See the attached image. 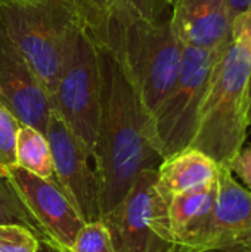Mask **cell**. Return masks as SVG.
<instances>
[{
	"mask_svg": "<svg viewBox=\"0 0 251 252\" xmlns=\"http://www.w3.org/2000/svg\"><path fill=\"white\" fill-rule=\"evenodd\" d=\"M167 1H169V4H170V7H172V4H173V1H175V0H167Z\"/></svg>",
	"mask_w": 251,
	"mask_h": 252,
	"instance_id": "28",
	"label": "cell"
},
{
	"mask_svg": "<svg viewBox=\"0 0 251 252\" xmlns=\"http://www.w3.org/2000/svg\"><path fill=\"white\" fill-rule=\"evenodd\" d=\"M115 252H172L169 202L157 188V170L143 171L126 196L102 217Z\"/></svg>",
	"mask_w": 251,
	"mask_h": 252,
	"instance_id": "7",
	"label": "cell"
},
{
	"mask_svg": "<svg viewBox=\"0 0 251 252\" xmlns=\"http://www.w3.org/2000/svg\"><path fill=\"white\" fill-rule=\"evenodd\" d=\"M251 238V192L219 165L217 192L206 248H231Z\"/></svg>",
	"mask_w": 251,
	"mask_h": 252,
	"instance_id": "12",
	"label": "cell"
},
{
	"mask_svg": "<svg viewBox=\"0 0 251 252\" xmlns=\"http://www.w3.org/2000/svg\"><path fill=\"white\" fill-rule=\"evenodd\" d=\"M251 3V0H228L231 13H232V21L237 15H240L249 4Z\"/></svg>",
	"mask_w": 251,
	"mask_h": 252,
	"instance_id": "23",
	"label": "cell"
},
{
	"mask_svg": "<svg viewBox=\"0 0 251 252\" xmlns=\"http://www.w3.org/2000/svg\"><path fill=\"white\" fill-rule=\"evenodd\" d=\"M80 7L90 10H108L121 7L135 10L145 18L160 19L167 18L166 12L170 9V4L167 0H83Z\"/></svg>",
	"mask_w": 251,
	"mask_h": 252,
	"instance_id": "17",
	"label": "cell"
},
{
	"mask_svg": "<svg viewBox=\"0 0 251 252\" xmlns=\"http://www.w3.org/2000/svg\"><path fill=\"white\" fill-rule=\"evenodd\" d=\"M36 252H70L68 250H64L61 247H58L53 242H40L38 248Z\"/></svg>",
	"mask_w": 251,
	"mask_h": 252,
	"instance_id": "25",
	"label": "cell"
},
{
	"mask_svg": "<svg viewBox=\"0 0 251 252\" xmlns=\"http://www.w3.org/2000/svg\"><path fill=\"white\" fill-rule=\"evenodd\" d=\"M16 118L0 103V167L15 164V142L19 128Z\"/></svg>",
	"mask_w": 251,
	"mask_h": 252,
	"instance_id": "20",
	"label": "cell"
},
{
	"mask_svg": "<svg viewBox=\"0 0 251 252\" xmlns=\"http://www.w3.org/2000/svg\"><path fill=\"white\" fill-rule=\"evenodd\" d=\"M219 165L198 149L188 148L166 158L157 170V188L169 202L175 195L216 180Z\"/></svg>",
	"mask_w": 251,
	"mask_h": 252,
	"instance_id": "14",
	"label": "cell"
},
{
	"mask_svg": "<svg viewBox=\"0 0 251 252\" xmlns=\"http://www.w3.org/2000/svg\"><path fill=\"white\" fill-rule=\"evenodd\" d=\"M83 24L81 9L75 0L0 1V28L41 81L50 99Z\"/></svg>",
	"mask_w": 251,
	"mask_h": 252,
	"instance_id": "3",
	"label": "cell"
},
{
	"mask_svg": "<svg viewBox=\"0 0 251 252\" xmlns=\"http://www.w3.org/2000/svg\"><path fill=\"white\" fill-rule=\"evenodd\" d=\"M6 171L49 241L70 251L84 220L55 177H38L16 164L7 167Z\"/></svg>",
	"mask_w": 251,
	"mask_h": 252,
	"instance_id": "9",
	"label": "cell"
},
{
	"mask_svg": "<svg viewBox=\"0 0 251 252\" xmlns=\"http://www.w3.org/2000/svg\"><path fill=\"white\" fill-rule=\"evenodd\" d=\"M223 50L183 46L176 81L149 115L151 134L163 159L191 148L204 96Z\"/></svg>",
	"mask_w": 251,
	"mask_h": 252,
	"instance_id": "5",
	"label": "cell"
},
{
	"mask_svg": "<svg viewBox=\"0 0 251 252\" xmlns=\"http://www.w3.org/2000/svg\"><path fill=\"white\" fill-rule=\"evenodd\" d=\"M172 252H232L228 248H183L176 247Z\"/></svg>",
	"mask_w": 251,
	"mask_h": 252,
	"instance_id": "24",
	"label": "cell"
},
{
	"mask_svg": "<svg viewBox=\"0 0 251 252\" xmlns=\"http://www.w3.org/2000/svg\"><path fill=\"white\" fill-rule=\"evenodd\" d=\"M1 224H18L27 227L40 242H50L38 221L19 196L6 168L3 167H0V226Z\"/></svg>",
	"mask_w": 251,
	"mask_h": 252,
	"instance_id": "16",
	"label": "cell"
},
{
	"mask_svg": "<svg viewBox=\"0 0 251 252\" xmlns=\"http://www.w3.org/2000/svg\"><path fill=\"white\" fill-rule=\"evenodd\" d=\"M232 41L251 53V3L232 21Z\"/></svg>",
	"mask_w": 251,
	"mask_h": 252,
	"instance_id": "21",
	"label": "cell"
},
{
	"mask_svg": "<svg viewBox=\"0 0 251 252\" xmlns=\"http://www.w3.org/2000/svg\"><path fill=\"white\" fill-rule=\"evenodd\" d=\"M81 15L99 49L121 66L149 117L176 81L182 62L183 44L170 16L151 19L121 7L81 9Z\"/></svg>",
	"mask_w": 251,
	"mask_h": 252,
	"instance_id": "2",
	"label": "cell"
},
{
	"mask_svg": "<svg viewBox=\"0 0 251 252\" xmlns=\"http://www.w3.org/2000/svg\"><path fill=\"white\" fill-rule=\"evenodd\" d=\"M0 103L21 126L46 133L52 99L27 61L0 28Z\"/></svg>",
	"mask_w": 251,
	"mask_h": 252,
	"instance_id": "10",
	"label": "cell"
},
{
	"mask_svg": "<svg viewBox=\"0 0 251 252\" xmlns=\"http://www.w3.org/2000/svg\"><path fill=\"white\" fill-rule=\"evenodd\" d=\"M251 53L231 41L215 65L191 148L229 168L247 137Z\"/></svg>",
	"mask_w": 251,
	"mask_h": 252,
	"instance_id": "4",
	"label": "cell"
},
{
	"mask_svg": "<svg viewBox=\"0 0 251 252\" xmlns=\"http://www.w3.org/2000/svg\"><path fill=\"white\" fill-rule=\"evenodd\" d=\"M15 164L38 177H53L52 152L46 134L33 127L19 126L15 142Z\"/></svg>",
	"mask_w": 251,
	"mask_h": 252,
	"instance_id": "15",
	"label": "cell"
},
{
	"mask_svg": "<svg viewBox=\"0 0 251 252\" xmlns=\"http://www.w3.org/2000/svg\"><path fill=\"white\" fill-rule=\"evenodd\" d=\"M70 252H115L111 235L102 220L84 223Z\"/></svg>",
	"mask_w": 251,
	"mask_h": 252,
	"instance_id": "18",
	"label": "cell"
},
{
	"mask_svg": "<svg viewBox=\"0 0 251 252\" xmlns=\"http://www.w3.org/2000/svg\"><path fill=\"white\" fill-rule=\"evenodd\" d=\"M102 96L101 50L83 24L52 93L53 111L92 159Z\"/></svg>",
	"mask_w": 251,
	"mask_h": 252,
	"instance_id": "6",
	"label": "cell"
},
{
	"mask_svg": "<svg viewBox=\"0 0 251 252\" xmlns=\"http://www.w3.org/2000/svg\"><path fill=\"white\" fill-rule=\"evenodd\" d=\"M216 180L175 195L169 201V220L175 242L183 248H206L215 201Z\"/></svg>",
	"mask_w": 251,
	"mask_h": 252,
	"instance_id": "13",
	"label": "cell"
},
{
	"mask_svg": "<svg viewBox=\"0 0 251 252\" xmlns=\"http://www.w3.org/2000/svg\"><path fill=\"white\" fill-rule=\"evenodd\" d=\"M40 241L27 227L18 224L0 226V252H36Z\"/></svg>",
	"mask_w": 251,
	"mask_h": 252,
	"instance_id": "19",
	"label": "cell"
},
{
	"mask_svg": "<svg viewBox=\"0 0 251 252\" xmlns=\"http://www.w3.org/2000/svg\"><path fill=\"white\" fill-rule=\"evenodd\" d=\"M75 1H77V3H78V4H80V3H81V1H83V0H75Z\"/></svg>",
	"mask_w": 251,
	"mask_h": 252,
	"instance_id": "29",
	"label": "cell"
},
{
	"mask_svg": "<svg viewBox=\"0 0 251 252\" xmlns=\"http://www.w3.org/2000/svg\"><path fill=\"white\" fill-rule=\"evenodd\" d=\"M247 121L249 126H251V77L249 81V108H247Z\"/></svg>",
	"mask_w": 251,
	"mask_h": 252,
	"instance_id": "27",
	"label": "cell"
},
{
	"mask_svg": "<svg viewBox=\"0 0 251 252\" xmlns=\"http://www.w3.org/2000/svg\"><path fill=\"white\" fill-rule=\"evenodd\" d=\"M99 50L102 96L92 159L99 180L104 217L126 196L143 171L158 170L164 159L154 143L149 117L136 90L114 58Z\"/></svg>",
	"mask_w": 251,
	"mask_h": 252,
	"instance_id": "1",
	"label": "cell"
},
{
	"mask_svg": "<svg viewBox=\"0 0 251 252\" xmlns=\"http://www.w3.org/2000/svg\"><path fill=\"white\" fill-rule=\"evenodd\" d=\"M228 250H231L232 252H251V238L234 245V247H231V248H228Z\"/></svg>",
	"mask_w": 251,
	"mask_h": 252,
	"instance_id": "26",
	"label": "cell"
},
{
	"mask_svg": "<svg viewBox=\"0 0 251 252\" xmlns=\"http://www.w3.org/2000/svg\"><path fill=\"white\" fill-rule=\"evenodd\" d=\"M170 25L183 46L217 50L232 41L228 0H175Z\"/></svg>",
	"mask_w": 251,
	"mask_h": 252,
	"instance_id": "11",
	"label": "cell"
},
{
	"mask_svg": "<svg viewBox=\"0 0 251 252\" xmlns=\"http://www.w3.org/2000/svg\"><path fill=\"white\" fill-rule=\"evenodd\" d=\"M0 1H6V0H0Z\"/></svg>",
	"mask_w": 251,
	"mask_h": 252,
	"instance_id": "30",
	"label": "cell"
},
{
	"mask_svg": "<svg viewBox=\"0 0 251 252\" xmlns=\"http://www.w3.org/2000/svg\"><path fill=\"white\" fill-rule=\"evenodd\" d=\"M44 134L52 152L55 180L84 223L99 221L101 190L96 171L89 164L90 158L55 111L50 114Z\"/></svg>",
	"mask_w": 251,
	"mask_h": 252,
	"instance_id": "8",
	"label": "cell"
},
{
	"mask_svg": "<svg viewBox=\"0 0 251 252\" xmlns=\"http://www.w3.org/2000/svg\"><path fill=\"white\" fill-rule=\"evenodd\" d=\"M231 173H235L251 192V145L243 146L229 164Z\"/></svg>",
	"mask_w": 251,
	"mask_h": 252,
	"instance_id": "22",
	"label": "cell"
}]
</instances>
